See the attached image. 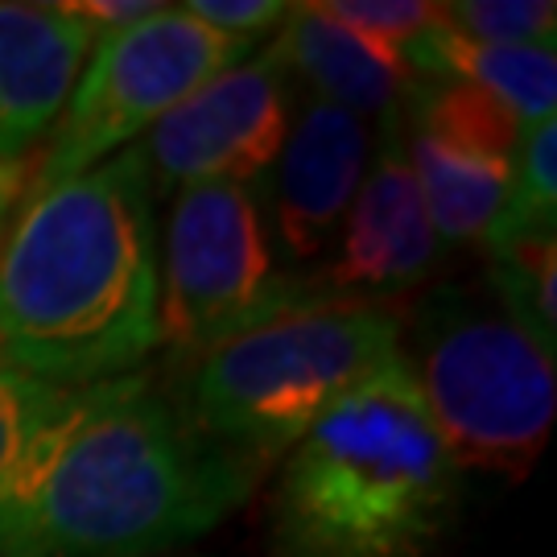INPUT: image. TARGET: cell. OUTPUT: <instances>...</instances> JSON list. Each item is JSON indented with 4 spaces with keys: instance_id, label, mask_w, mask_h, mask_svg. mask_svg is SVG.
Instances as JSON below:
<instances>
[{
    "instance_id": "obj_1",
    "label": "cell",
    "mask_w": 557,
    "mask_h": 557,
    "mask_svg": "<svg viewBox=\"0 0 557 557\" xmlns=\"http://www.w3.org/2000/svg\"><path fill=\"white\" fill-rule=\"evenodd\" d=\"M257 467L145 376L71 388L0 475V557H140L215 529Z\"/></svg>"
},
{
    "instance_id": "obj_2",
    "label": "cell",
    "mask_w": 557,
    "mask_h": 557,
    "mask_svg": "<svg viewBox=\"0 0 557 557\" xmlns=\"http://www.w3.org/2000/svg\"><path fill=\"white\" fill-rule=\"evenodd\" d=\"M145 153L21 199L0 244V363L50 388L128 376L161 347V244Z\"/></svg>"
},
{
    "instance_id": "obj_3",
    "label": "cell",
    "mask_w": 557,
    "mask_h": 557,
    "mask_svg": "<svg viewBox=\"0 0 557 557\" xmlns=\"http://www.w3.org/2000/svg\"><path fill=\"white\" fill-rule=\"evenodd\" d=\"M458 492L462 467L397 363L289 446L273 492V554L430 557L455 520Z\"/></svg>"
},
{
    "instance_id": "obj_4",
    "label": "cell",
    "mask_w": 557,
    "mask_h": 557,
    "mask_svg": "<svg viewBox=\"0 0 557 557\" xmlns=\"http://www.w3.org/2000/svg\"><path fill=\"white\" fill-rule=\"evenodd\" d=\"M397 363H405L397 314L368 301H310L195 359L182 418L260 471V462L289 455L331 405Z\"/></svg>"
},
{
    "instance_id": "obj_5",
    "label": "cell",
    "mask_w": 557,
    "mask_h": 557,
    "mask_svg": "<svg viewBox=\"0 0 557 557\" xmlns=\"http://www.w3.org/2000/svg\"><path fill=\"white\" fill-rule=\"evenodd\" d=\"M405 368L458 467L520 479L557 413L554 356L492 289L438 285L409 322Z\"/></svg>"
},
{
    "instance_id": "obj_6",
    "label": "cell",
    "mask_w": 557,
    "mask_h": 557,
    "mask_svg": "<svg viewBox=\"0 0 557 557\" xmlns=\"http://www.w3.org/2000/svg\"><path fill=\"white\" fill-rule=\"evenodd\" d=\"M310 301V277H285L252 186L195 182L174 195L161 244V343L195 363L220 343Z\"/></svg>"
},
{
    "instance_id": "obj_7",
    "label": "cell",
    "mask_w": 557,
    "mask_h": 557,
    "mask_svg": "<svg viewBox=\"0 0 557 557\" xmlns=\"http://www.w3.org/2000/svg\"><path fill=\"white\" fill-rule=\"evenodd\" d=\"M244 59V41L211 34L182 4H161L153 17L96 41L87 71L41 145L29 190L87 174L120 149H133L170 108Z\"/></svg>"
},
{
    "instance_id": "obj_8",
    "label": "cell",
    "mask_w": 557,
    "mask_h": 557,
    "mask_svg": "<svg viewBox=\"0 0 557 557\" xmlns=\"http://www.w3.org/2000/svg\"><path fill=\"white\" fill-rule=\"evenodd\" d=\"M405 153L438 244H483L512 186L520 124L492 96L418 75L400 103Z\"/></svg>"
},
{
    "instance_id": "obj_9",
    "label": "cell",
    "mask_w": 557,
    "mask_h": 557,
    "mask_svg": "<svg viewBox=\"0 0 557 557\" xmlns=\"http://www.w3.org/2000/svg\"><path fill=\"white\" fill-rule=\"evenodd\" d=\"M294 120V75L273 46L227 66L145 133L153 195H178L195 182L257 186L277 161Z\"/></svg>"
},
{
    "instance_id": "obj_10",
    "label": "cell",
    "mask_w": 557,
    "mask_h": 557,
    "mask_svg": "<svg viewBox=\"0 0 557 557\" xmlns=\"http://www.w3.org/2000/svg\"><path fill=\"white\" fill-rule=\"evenodd\" d=\"M442 244L430 227L425 202L405 153L400 108L380 120V149L368 161L356 202L343 220L331 257L310 277L326 301H380L418 289L434 273Z\"/></svg>"
},
{
    "instance_id": "obj_11",
    "label": "cell",
    "mask_w": 557,
    "mask_h": 557,
    "mask_svg": "<svg viewBox=\"0 0 557 557\" xmlns=\"http://www.w3.org/2000/svg\"><path fill=\"white\" fill-rule=\"evenodd\" d=\"M368 158V120L322 100H306L294 112L277 161L252 186L269 239L285 264H319L331 257Z\"/></svg>"
},
{
    "instance_id": "obj_12",
    "label": "cell",
    "mask_w": 557,
    "mask_h": 557,
    "mask_svg": "<svg viewBox=\"0 0 557 557\" xmlns=\"http://www.w3.org/2000/svg\"><path fill=\"white\" fill-rule=\"evenodd\" d=\"M91 29L59 4L0 0V174H29L91 59Z\"/></svg>"
},
{
    "instance_id": "obj_13",
    "label": "cell",
    "mask_w": 557,
    "mask_h": 557,
    "mask_svg": "<svg viewBox=\"0 0 557 557\" xmlns=\"http://www.w3.org/2000/svg\"><path fill=\"white\" fill-rule=\"evenodd\" d=\"M273 50L294 83L310 87V100L347 108L359 120L397 112L418 79L405 54L338 25L319 4H289Z\"/></svg>"
},
{
    "instance_id": "obj_14",
    "label": "cell",
    "mask_w": 557,
    "mask_h": 557,
    "mask_svg": "<svg viewBox=\"0 0 557 557\" xmlns=\"http://www.w3.org/2000/svg\"><path fill=\"white\" fill-rule=\"evenodd\" d=\"M409 66L425 79H450L492 96L499 108H508L512 120L533 128L541 120H554L557 103V54L554 46H483L462 38L442 17L434 29H425L409 50Z\"/></svg>"
},
{
    "instance_id": "obj_15",
    "label": "cell",
    "mask_w": 557,
    "mask_h": 557,
    "mask_svg": "<svg viewBox=\"0 0 557 557\" xmlns=\"http://www.w3.org/2000/svg\"><path fill=\"white\" fill-rule=\"evenodd\" d=\"M557 227V128L554 120H541L520 133L512 158V186L499 220L483 239V252L496 257L524 239L554 236Z\"/></svg>"
},
{
    "instance_id": "obj_16",
    "label": "cell",
    "mask_w": 557,
    "mask_h": 557,
    "mask_svg": "<svg viewBox=\"0 0 557 557\" xmlns=\"http://www.w3.org/2000/svg\"><path fill=\"white\" fill-rule=\"evenodd\" d=\"M492 298L537 338L554 356L557 351V239H524L492 257V273L483 281Z\"/></svg>"
},
{
    "instance_id": "obj_17",
    "label": "cell",
    "mask_w": 557,
    "mask_h": 557,
    "mask_svg": "<svg viewBox=\"0 0 557 557\" xmlns=\"http://www.w3.org/2000/svg\"><path fill=\"white\" fill-rule=\"evenodd\" d=\"M446 21L462 38L483 46H554L557 4L549 0H458Z\"/></svg>"
},
{
    "instance_id": "obj_18",
    "label": "cell",
    "mask_w": 557,
    "mask_h": 557,
    "mask_svg": "<svg viewBox=\"0 0 557 557\" xmlns=\"http://www.w3.org/2000/svg\"><path fill=\"white\" fill-rule=\"evenodd\" d=\"M314 4L338 25L397 54H405L425 29H434L446 17V4H425V0H314Z\"/></svg>"
},
{
    "instance_id": "obj_19",
    "label": "cell",
    "mask_w": 557,
    "mask_h": 557,
    "mask_svg": "<svg viewBox=\"0 0 557 557\" xmlns=\"http://www.w3.org/2000/svg\"><path fill=\"white\" fill-rule=\"evenodd\" d=\"M71 388H50L41 380L13 372L0 363V475L9 471V462L17 458L25 438L38 430L46 413L66 397Z\"/></svg>"
},
{
    "instance_id": "obj_20",
    "label": "cell",
    "mask_w": 557,
    "mask_h": 557,
    "mask_svg": "<svg viewBox=\"0 0 557 557\" xmlns=\"http://www.w3.org/2000/svg\"><path fill=\"white\" fill-rule=\"evenodd\" d=\"M182 9L199 21V25H207L211 34L252 46L260 34L281 29L289 4H277V0H190Z\"/></svg>"
},
{
    "instance_id": "obj_21",
    "label": "cell",
    "mask_w": 557,
    "mask_h": 557,
    "mask_svg": "<svg viewBox=\"0 0 557 557\" xmlns=\"http://www.w3.org/2000/svg\"><path fill=\"white\" fill-rule=\"evenodd\" d=\"M59 9L79 25H87L96 41H103L128 25H137V21L153 17L161 4H149V0H75V4H59Z\"/></svg>"
},
{
    "instance_id": "obj_22",
    "label": "cell",
    "mask_w": 557,
    "mask_h": 557,
    "mask_svg": "<svg viewBox=\"0 0 557 557\" xmlns=\"http://www.w3.org/2000/svg\"><path fill=\"white\" fill-rule=\"evenodd\" d=\"M13 215H17V202L0 199V244H4V232H9V223H13Z\"/></svg>"
}]
</instances>
